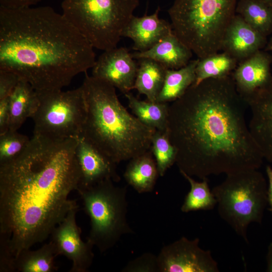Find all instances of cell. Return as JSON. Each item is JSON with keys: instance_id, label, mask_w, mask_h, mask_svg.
I'll return each instance as SVG.
<instances>
[{"instance_id": "52a82bcc", "label": "cell", "mask_w": 272, "mask_h": 272, "mask_svg": "<svg viewBox=\"0 0 272 272\" xmlns=\"http://www.w3.org/2000/svg\"><path fill=\"white\" fill-rule=\"evenodd\" d=\"M221 184L212 190L218 212L237 234L248 243L247 228L251 223L261 224L267 204V184L257 169L226 175Z\"/></svg>"}, {"instance_id": "9a60e30c", "label": "cell", "mask_w": 272, "mask_h": 272, "mask_svg": "<svg viewBox=\"0 0 272 272\" xmlns=\"http://www.w3.org/2000/svg\"><path fill=\"white\" fill-rule=\"evenodd\" d=\"M251 116L250 131L264 159L272 163V80L247 102Z\"/></svg>"}, {"instance_id": "ffe728a7", "label": "cell", "mask_w": 272, "mask_h": 272, "mask_svg": "<svg viewBox=\"0 0 272 272\" xmlns=\"http://www.w3.org/2000/svg\"><path fill=\"white\" fill-rule=\"evenodd\" d=\"M38 104L37 91L20 79L10 96L9 130H18L26 119L32 117Z\"/></svg>"}, {"instance_id": "6da1fadb", "label": "cell", "mask_w": 272, "mask_h": 272, "mask_svg": "<svg viewBox=\"0 0 272 272\" xmlns=\"http://www.w3.org/2000/svg\"><path fill=\"white\" fill-rule=\"evenodd\" d=\"M245 105L230 76L193 84L169 105L167 131L180 172L203 179L261 166Z\"/></svg>"}, {"instance_id": "5bb4252c", "label": "cell", "mask_w": 272, "mask_h": 272, "mask_svg": "<svg viewBox=\"0 0 272 272\" xmlns=\"http://www.w3.org/2000/svg\"><path fill=\"white\" fill-rule=\"evenodd\" d=\"M271 58L261 50L241 61L232 76L236 90L247 102L272 80Z\"/></svg>"}, {"instance_id": "484cf974", "label": "cell", "mask_w": 272, "mask_h": 272, "mask_svg": "<svg viewBox=\"0 0 272 272\" xmlns=\"http://www.w3.org/2000/svg\"><path fill=\"white\" fill-rule=\"evenodd\" d=\"M236 12L263 36L272 33V8L256 0H239Z\"/></svg>"}, {"instance_id": "836d02e7", "label": "cell", "mask_w": 272, "mask_h": 272, "mask_svg": "<svg viewBox=\"0 0 272 272\" xmlns=\"http://www.w3.org/2000/svg\"><path fill=\"white\" fill-rule=\"evenodd\" d=\"M265 171L268 181L267 190V203H268L269 211L272 215V168L270 166H267Z\"/></svg>"}, {"instance_id": "44dd1931", "label": "cell", "mask_w": 272, "mask_h": 272, "mask_svg": "<svg viewBox=\"0 0 272 272\" xmlns=\"http://www.w3.org/2000/svg\"><path fill=\"white\" fill-rule=\"evenodd\" d=\"M198 59L190 60L178 69H167L162 88L157 102H173L181 97L195 81V68Z\"/></svg>"}, {"instance_id": "7a4b0ae2", "label": "cell", "mask_w": 272, "mask_h": 272, "mask_svg": "<svg viewBox=\"0 0 272 272\" xmlns=\"http://www.w3.org/2000/svg\"><path fill=\"white\" fill-rule=\"evenodd\" d=\"M77 140L33 134L20 155L0 165V234L15 257L46 240L78 207L69 198L80 180Z\"/></svg>"}, {"instance_id": "8d00e7d4", "label": "cell", "mask_w": 272, "mask_h": 272, "mask_svg": "<svg viewBox=\"0 0 272 272\" xmlns=\"http://www.w3.org/2000/svg\"><path fill=\"white\" fill-rule=\"evenodd\" d=\"M266 47L265 49L266 50H271L272 51V37L270 39L269 41L267 44V45L266 46Z\"/></svg>"}, {"instance_id": "e0dca14e", "label": "cell", "mask_w": 272, "mask_h": 272, "mask_svg": "<svg viewBox=\"0 0 272 272\" xmlns=\"http://www.w3.org/2000/svg\"><path fill=\"white\" fill-rule=\"evenodd\" d=\"M158 8L153 14L142 17L133 16L124 29L122 37L130 38L135 51H146L173 32L171 23L159 16Z\"/></svg>"}, {"instance_id": "d6986e66", "label": "cell", "mask_w": 272, "mask_h": 272, "mask_svg": "<svg viewBox=\"0 0 272 272\" xmlns=\"http://www.w3.org/2000/svg\"><path fill=\"white\" fill-rule=\"evenodd\" d=\"M129 160L123 174L126 182L139 193L152 191L159 175L151 150Z\"/></svg>"}, {"instance_id": "d4e9b609", "label": "cell", "mask_w": 272, "mask_h": 272, "mask_svg": "<svg viewBox=\"0 0 272 272\" xmlns=\"http://www.w3.org/2000/svg\"><path fill=\"white\" fill-rule=\"evenodd\" d=\"M238 60L225 51L198 58L195 68L194 85L209 79H221L230 76L236 69Z\"/></svg>"}, {"instance_id": "cb8c5ba5", "label": "cell", "mask_w": 272, "mask_h": 272, "mask_svg": "<svg viewBox=\"0 0 272 272\" xmlns=\"http://www.w3.org/2000/svg\"><path fill=\"white\" fill-rule=\"evenodd\" d=\"M124 95L129 107L142 123L158 130L167 129L169 106L167 103L141 100L130 92Z\"/></svg>"}, {"instance_id": "d6a6232c", "label": "cell", "mask_w": 272, "mask_h": 272, "mask_svg": "<svg viewBox=\"0 0 272 272\" xmlns=\"http://www.w3.org/2000/svg\"><path fill=\"white\" fill-rule=\"evenodd\" d=\"M41 0H0V6L7 8H21L32 7Z\"/></svg>"}, {"instance_id": "8992f818", "label": "cell", "mask_w": 272, "mask_h": 272, "mask_svg": "<svg viewBox=\"0 0 272 272\" xmlns=\"http://www.w3.org/2000/svg\"><path fill=\"white\" fill-rule=\"evenodd\" d=\"M139 0H63V16L90 43L103 51L117 47Z\"/></svg>"}, {"instance_id": "4316f807", "label": "cell", "mask_w": 272, "mask_h": 272, "mask_svg": "<svg viewBox=\"0 0 272 272\" xmlns=\"http://www.w3.org/2000/svg\"><path fill=\"white\" fill-rule=\"evenodd\" d=\"M187 180L190 186V189L184 198L181 207L183 213L191 211H207L213 209L217 205L216 198L211 190L207 178L202 179V181H195L192 176L180 172Z\"/></svg>"}, {"instance_id": "d590c367", "label": "cell", "mask_w": 272, "mask_h": 272, "mask_svg": "<svg viewBox=\"0 0 272 272\" xmlns=\"http://www.w3.org/2000/svg\"><path fill=\"white\" fill-rule=\"evenodd\" d=\"M272 8V0H256Z\"/></svg>"}, {"instance_id": "4dcf8cb0", "label": "cell", "mask_w": 272, "mask_h": 272, "mask_svg": "<svg viewBox=\"0 0 272 272\" xmlns=\"http://www.w3.org/2000/svg\"><path fill=\"white\" fill-rule=\"evenodd\" d=\"M20 80L14 73L0 71V100L10 96Z\"/></svg>"}, {"instance_id": "7402d4cb", "label": "cell", "mask_w": 272, "mask_h": 272, "mask_svg": "<svg viewBox=\"0 0 272 272\" xmlns=\"http://www.w3.org/2000/svg\"><path fill=\"white\" fill-rule=\"evenodd\" d=\"M167 69L149 58L139 59L133 89L146 96L151 102H157L165 80Z\"/></svg>"}, {"instance_id": "8fae6325", "label": "cell", "mask_w": 272, "mask_h": 272, "mask_svg": "<svg viewBox=\"0 0 272 272\" xmlns=\"http://www.w3.org/2000/svg\"><path fill=\"white\" fill-rule=\"evenodd\" d=\"M77 207L70 210L50 234L56 254L72 261L71 272H87L91 267L94 254V246L81 237V229L76 222Z\"/></svg>"}, {"instance_id": "5b68a950", "label": "cell", "mask_w": 272, "mask_h": 272, "mask_svg": "<svg viewBox=\"0 0 272 272\" xmlns=\"http://www.w3.org/2000/svg\"><path fill=\"white\" fill-rule=\"evenodd\" d=\"M237 0H174L168 10L173 33L198 58L222 50Z\"/></svg>"}, {"instance_id": "603a6c76", "label": "cell", "mask_w": 272, "mask_h": 272, "mask_svg": "<svg viewBox=\"0 0 272 272\" xmlns=\"http://www.w3.org/2000/svg\"><path fill=\"white\" fill-rule=\"evenodd\" d=\"M57 256L52 242L43 245L37 250L24 249L15 257L14 271L53 272L57 269L54 259Z\"/></svg>"}, {"instance_id": "30bf717a", "label": "cell", "mask_w": 272, "mask_h": 272, "mask_svg": "<svg viewBox=\"0 0 272 272\" xmlns=\"http://www.w3.org/2000/svg\"><path fill=\"white\" fill-rule=\"evenodd\" d=\"M199 240L182 237L164 246L157 255L159 272H219L210 250L199 246Z\"/></svg>"}, {"instance_id": "7c38bea8", "label": "cell", "mask_w": 272, "mask_h": 272, "mask_svg": "<svg viewBox=\"0 0 272 272\" xmlns=\"http://www.w3.org/2000/svg\"><path fill=\"white\" fill-rule=\"evenodd\" d=\"M124 47L103 51L96 60L92 76L105 81L125 94L133 89L138 64Z\"/></svg>"}, {"instance_id": "3957f363", "label": "cell", "mask_w": 272, "mask_h": 272, "mask_svg": "<svg viewBox=\"0 0 272 272\" xmlns=\"http://www.w3.org/2000/svg\"><path fill=\"white\" fill-rule=\"evenodd\" d=\"M94 47L61 14L49 6H0V71L36 91L62 89L96 61Z\"/></svg>"}, {"instance_id": "e575fe53", "label": "cell", "mask_w": 272, "mask_h": 272, "mask_svg": "<svg viewBox=\"0 0 272 272\" xmlns=\"http://www.w3.org/2000/svg\"><path fill=\"white\" fill-rule=\"evenodd\" d=\"M266 260L267 263L266 271L272 272V242L268 246Z\"/></svg>"}, {"instance_id": "83f0119b", "label": "cell", "mask_w": 272, "mask_h": 272, "mask_svg": "<svg viewBox=\"0 0 272 272\" xmlns=\"http://www.w3.org/2000/svg\"><path fill=\"white\" fill-rule=\"evenodd\" d=\"M150 150L155 158L159 175L162 177L175 163L177 155V150L170 141L167 129L155 130L152 137Z\"/></svg>"}, {"instance_id": "277c9868", "label": "cell", "mask_w": 272, "mask_h": 272, "mask_svg": "<svg viewBox=\"0 0 272 272\" xmlns=\"http://www.w3.org/2000/svg\"><path fill=\"white\" fill-rule=\"evenodd\" d=\"M85 74L81 87L86 115L80 136L116 164L149 150L156 129L128 112L114 86Z\"/></svg>"}, {"instance_id": "f546056e", "label": "cell", "mask_w": 272, "mask_h": 272, "mask_svg": "<svg viewBox=\"0 0 272 272\" xmlns=\"http://www.w3.org/2000/svg\"><path fill=\"white\" fill-rule=\"evenodd\" d=\"M123 272H159L157 255L145 252L129 261L121 270Z\"/></svg>"}, {"instance_id": "4fadbf2b", "label": "cell", "mask_w": 272, "mask_h": 272, "mask_svg": "<svg viewBox=\"0 0 272 272\" xmlns=\"http://www.w3.org/2000/svg\"><path fill=\"white\" fill-rule=\"evenodd\" d=\"M75 152L80 173L78 188L89 187L106 179L120 180L117 164L81 136L78 138Z\"/></svg>"}, {"instance_id": "1f68e13d", "label": "cell", "mask_w": 272, "mask_h": 272, "mask_svg": "<svg viewBox=\"0 0 272 272\" xmlns=\"http://www.w3.org/2000/svg\"><path fill=\"white\" fill-rule=\"evenodd\" d=\"M10 97L0 100V134L9 130Z\"/></svg>"}, {"instance_id": "f1b7e54d", "label": "cell", "mask_w": 272, "mask_h": 272, "mask_svg": "<svg viewBox=\"0 0 272 272\" xmlns=\"http://www.w3.org/2000/svg\"><path fill=\"white\" fill-rule=\"evenodd\" d=\"M30 139L17 130H8L0 134V165L9 162L20 155Z\"/></svg>"}, {"instance_id": "ba28073f", "label": "cell", "mask_w": 272, "mask_h": 272, "mask_svg": "<svg viewBox=\"0 0 272 272\" xmlns=\"http://www.w3.org/2000/svg\"><path fill=\"white\" fill-rule=\"evenodd\" d=\"M106 179L77 190L90 220L87 240L101 252L114 247L124 235L134 232L127 219L126 187Z\"/></svg>"}, {"instance_id": "ac0fdd59", "label": "cell", "mask_w": 272, "mask_h": 272, "mask_svg": "<svg viewBox=\"0 0 272 272\" xmlns=\"http://www.w3.org/2000/svg\"><path fill=\"white\" fill-rule=\"evenodd\" d=\"M193 52L173 32L145 51L131 53L134 59L149 58L160 63L167 69H178L190 61Z\"/></svg>"}, {"instance_id": "2e32d148", "label": "cell", "mask_w": 272, "mask_h": 272, "mask_svg": "<svg viewBox=\"0 0 272 272\" xmlns=\"http://www.w3.org/2000/svg\"><path fill=\"white\" fill-rule=\"evenodd\" d=\"M266 37L235 14L226 31L222 50L242 61L265 46Z\"/></svg>"}, {"instance_id": "9c48e42d", "label": "cell", "mask_w": 272, "mask_h": 272, "mask_svg": "<svg viewBox=\"0 0 272 272\" xmlns=\"http://www.w3.org/2000/svg\"><path fill=\"white\" fill-rule=\"evenodd\" d=\"M39 104L31 117L33 134L54 139L79 137L86 115L81 86L75 89L37 91Z\"/></svg>"}]
</instances>
